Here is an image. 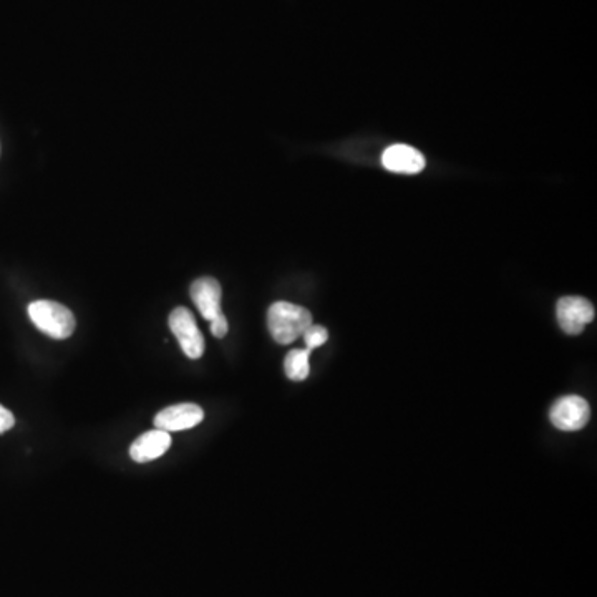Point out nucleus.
Segmentation results:
<instances>
[{
  "instance_id": "f257e3e1",
  "label": "nucleus",
  "mask_w": 597,
  "mask_h": 597,
  "mask_svg": "<svg viewBox=\"0 0 597 597\" xmlns=\"http://www.w3.org/2000/svg\"><path fill=\"white\" fill-rule=\"evenodd\" d=\"M312 326V314L306 307L291 302H276L267 311V327L277 344H292Z\"/></svg>"
},
{
  "instance_id": "f03ea898",
  "label": "nucleus",
  "mask_w": 597,
  "mask_h": 597,
  "mask_svg": "<svg viewBox=\"0 0 597 597\" xmlns=\"http://www.w3.org/2000/svg\"><path fill=\"white\" fill-rule=\"evenodd\" d=\"M27 311L34 326L52 339H68L77 326L73 312L60 302L35 301Z\"/></svg>"
},
{
  "instance_id": "7ed1b4c3",
  "label": "nucleus",
  "mask_w": 597,
  "mask_h": 597,
  "mask_svg": "<svg viewBox=\"0 0 597 597\" xmlns=\"http://www.w3.org/2000/svg\"><path fill=\"white\" fill-rule=\"evenodd\" d=\"M170 329L180 342L186 357L196 360L204 354V337L198 329L196 319L186 307H176L168 319Z\"/></svg>"
},
{
  "instance_id": "20e7f679",
  "label": "nucleus",
  "mask_w": 597,
  "mask_h": 597,
  "mask_svg": "<svg viewBox=\"0 0 597 597\" xmlns=\"http://www.w3.org/2000/svg\"><path fill=\"white\" fill-rule=\"evenodd\" d=\"M549 418L554 427L563 430V432H578L586 427L591 418V407L583 397L578 395H568V397L559 398L554 403L549 412Z\"/></svg>"
},
{
  "instance_id": "39448f33",
  "label": "nucleus",
  "mask_w": 597,
  "mask_h": 597,
  "mask_svg": "<svg viewBox=\"0 0 597 597\" xmlns=\"http://www.w3.org/2000/svg\"><path fill=\"white\" fill-rule=\"evenodd\" d=\"M556 316H558L559 326L566 334L578 335L584 331V327L594 321L596 311L588 299L568 296L559 299Z\"/></svg>"
},
{
  "instance_id": "423d86ee",
  "label": "nucleus",
  "mask_w": 597,
  "mask_h": 597,
  "mask_svg": "<svg viewBox=\"0 0 597 597\" xmlns=\"http://www.w3.org/2000/svg\"><path fill=\"white\" fill-rule=\"evenodd\" d=\"M203 408L196 403H180L173 407L163 408L155 417V427L163 432H181L190 430L203 422Z\"/></svg>"
},
{
  "instance_id": "0eeeda50",
  "label": "nucleus",
  "mask_w": 597,
  "mask_h": 597,
  "mask_svg": "<svg viewBox=\"0 0 597 597\" xmlns=\"http://www.w3.org/2000/svg\"><path fill=\"white\" fill-rule=\"evenodd\" d=\"M191 299L198 307L199 314L206 319V321H213L214 317L221 314V297L223 291L219 282L213 277H199L193 282L191 286Z\"/></svg>"
},
{
  "instance_id": "6e6552de",
  "label": "nucleus",
  "mask_w": 597,
  "mask_h": 597,
  "mask_svg": "<svg viewBox=\"0 0 597 597\" xmlns=\"http://www.w3.org/2000/svg\"><path fill=\"white\" fill-rule=\"evenodd\" d=\"M382 165L392 173L417 175L425 168V158L420 151L408 145H392L382 155Z\"/></svg>"
},
{
  "instance_id": "1a4fd4ad",
  "label": "nucleus",
  "mask_w": 597,
  "mask_h": 597,
  "mask_svg": "<svg viewBox=\"0 0 597 597\" xmlns=\"http://www.w3.org/2000/svg\"><path fill=\"white\" fill-rule=\"evenodd\" d=\"M170 447V433L156 428L136 438L130 448V457L136 463L153 462L156 458L163 457Z\"/></svg>"
},
{
  "instance_id": "9d476101",
  "label": "nucleus",
  "mask_w": 597,
  "mask_h": 597,
  "mask_svg": "<svg viewBox=\"0 0 597 597\" xmlns=\"http://www.w3.org/2000/svg\"><path fill=\"white\" fill-rule=\"evenodd\" d=\"M309 357H311V350L294 349L286 355L284 360V370L289 379L294 382H302L309 377L311 367H309Z\"/></svg>"
},
{
  "instance_id": "9b49d317",
  "label": "nucleus",
  "mask_w": 597,
  "mask_h": 597,
  "mask_svg": "<svg viewBox=\"0 0 597 597\" xmlns=\"http://www.w3.org/2000/svg\"><path fill=\"white\" fill-rule=\"evenodd\" d=\"M304 340H306V349L307 350H314L317 347H321V345L326 344L327 339H329V332H327L326 327L322 326H311L304 332Z\"/></svg>"
},
{
  "instance_id": "f8f14e48",
  "label": "nucleus",
  "mask_w": 597,
  "mask_h": 597,
  "mask_svg": "<svg viewBox=\"0 0 597 597\" xmlns=\"http://www.w3.org/2000/svg\"><path fill=\"white\" fill-rule=\"evenodd\" d=\"M211 334L218 337V339H223L224 335L228 334V319H226L223 312L211 321Z\"/></svg>"
},
{
  "instance_id": "ddd939ff",
  "label": "nucleus",
  "mask_w": 597,
  "mask_h": 597,
  "mask_svg": "<svg viewBox=\"0 0 597 597\" xmlns=\"http://www.w3.org/2000/svg\"><path fill=\"white\" fill-rule=\"evenodd\" d=\"M15 418L12 412H9L7 408L0 405V433L7 432L10 428L14 427Z\"/></svg>"
}]
</instances>
